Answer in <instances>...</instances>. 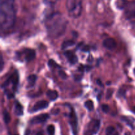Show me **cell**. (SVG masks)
I'll use <instances>...</instances> for the list:
<instances>
[{"mask_svg":"<svg viewBox=\"0 0 135 135\" xmlns=\"http://www.w3.org/2000/svg\"><path fill=\"white\" fill-rule=\"evenodd\" d=\"M44 23L48 36L53 38L61 36L65 32L68 21L60 12L54 11L53 9L44 13Z\"/></svg>","mask_w":135,"mask_h":135,"instance_id":"1","label":"cell"},{"mask_svg":"<svg viewBox=\"0 0 135 135\" xmlns=\"http://www.w3.org/2000/svg\"><path fill=\"white\" fill-rule=\"evenodd\" d=\"M16 15L15 0H0V28L2 33H5L13 28Z\"/></svg>","mask_w":135,"mask_h":135,"instance_id":"2","label":"cell"},{"mask_svg":"<svg viewBox=\"0 0 135 135\" xmlns=\"http://www.w3.org/2000/svg\"><path fill=\"white\" fill-rule=\"evenodd\" d=\"M19 81V77H18V72L15 71L10 75V77L3 82L2 88L4 91L5 94L7 96L8 98H13L15 94L17 91V88Z\"/></svg>","mask_w":135,"mask_h":135,"instance_id":"3","label":"cell"},{"mask_svg":"<svg viewBox=\"0 0 135 135\" xmlns=\"http://www.w3.org/2000/svg\"><path fill=\"white\" fill-rule=\"evenodd\" d=\"M115 5L117 9L123 11L124 17L127 20L135 18L134 0H117Z\"/></svg>","mask_w":135,"mask_h":135,"instance_id":"4","label":"cell"},{"mask_svg":"<svg viewBox=\"0 0 135 135\" xmlns=\"http://www.w3.org/2000/svg\"><path fill=\"white\" fill-rule=\"evenodd\" d=\"M65 6L68 15L72 18H77L82 12V0H66Z\"/></svg>","mask_w":135,"mask_h":135,"instance_id":"5","label":"cell"},{"mask_svg":"<svg viewBox=\"0 0 135 135\" xmlns=\"http://www.w3.org/2000/svg\"><path fill=\"white\" fill-rule=\"evenodd\" d=\"M101 121L99 119H92L86 126L85 135H95L100 130Z\"/></svg>","mask_w":135,"mask_h":135,"instance_id":"6","label":"cell"},{"mask_svg":"<svg viewBox=\"0 0 135 135\" xmlns=\"http://www.w3.org/2000/svg\"><path fill=\"white\" fill-rule=\"evenodd\" d=\"M69 123L71 126L73 135H78V119L75 111L70 106V111L69 113Z\"/></svg>","mask_w":135,"mask_h":135,"instance_id":"7","label":"cell"},{"mask_svg":"<svg viewBox=\"0 0 135 135\" xmlns=\"http://www.w3.org/2000/svg\"><path fill=\"white\" fill-rule=\"evenodd\" d=\"M17 54L23 55V60L26 62H30L34 60L36 57V52L34 49H25L21 52H17Z\"/></svg>","mask_w":135,"mask_h":135,"instance_id":"8","label":"cell"},{"mask_svg":"<svg viewBox=\"0 0 135 135\" xmlns=\"http://www.w3.org/2000/svg\"><path fill=\"white\" fill-rule=\"evenodd\" d=\"M49 106V103L47 101L45 100H40V101H37L36 103L34 105L30 110L31 113H34L38 111L41 110V109H46Z\"/></svg>","mask_w":135,"mask_h":135,"instance_id":"9","label":"cell"},{"mask_svg":"<svg viewBox=\"0 0 135 135\" xmlns=\"http://www.w3.org/2000/svg\"><path fill=\"white\" fill-rule=\"evenodd\" d=\"M49 118V115L47 113L40 114L34 117L30 120V123L32 124H39L46 122Z\"/></svg>","mask_w":135,"mask_h":135,"instance_id":"10","label":"cell"},{"mask_svg":"<svg viewBox=\"0 0 135 135\" xmlns=\"http://www.w3.org/2000/svg\"><path fill=\"white\" fill-rule=\"evenodd\" d=\"M64 55L69 61V63L71 65H75L78 61V58L75 54L72 52V51H66L64 52Z\"/></svg>","mask_w":135,"mask_h":135,"instance_id":"11","label":"cell"},{"mask_svg":"<svg viewBox=\"0 0 135 135\" xmlns=\"http://www.w3.org/2000/svg\"><path fill=\"white\" fill-rule=\"evenodd\" d=\"M103 47H105L108 49L112 50V49H114L117 47V42L113 38H107L103 40Z\"/></svg>","mask_w":135,"mask_h":135,"instance_id":"12","label":"cell"},{"mask_svg":"<svg viewBox=\"0 0 135 135\" xmlns=\"http://www.w3.org/2000/svg\"><path fill=\"white\" fill-rule=\"evenodd\" d=\"M15 114L17 116H22L23 115L24 111H23V107L18 101H16L15 104Z\"/></svg>","mask_w":135,"mask_h":135,"instance_id":"13","label":"cell"},{"mask_svg":"<svg viewBox=\"0 0 135 135\" xmlns=\"http://www.w3.org/2000/svg\"><path fill=\"white\" fill-rule=\"evenodd\" d=\"M37 77L35 75H31L28 76L27 78V86H26V88H30L34 86L36 81Z\"/></svg>","mask_w":135,"mask_h":135,"instance_id":"14","label":"cell"},{"mask_svg":"<svg viewBox=\"0 0 135 135\" xmlns=\"http://www.w3.org/2000/svg\"><path fill=\"white\" fill-rule=\"evenodd\" d=\"M47 96L48 97V98L51 100V101H55L57 99L59 96L58 92L56 90H48L47 92Z\"/></svg>","mask_w":135,"mask_h":135,"instance_id":"15","label":"cell"},{"mask_svg":"<svg viewBox=\"0 0 135 135\" xmlns=\"http://www.w3.org/2000/svg\"><path fill=\"white\" fill-rule=\"evenodd\" d=\"M58 1L59 0H42V3L50 9H53Z\"/></svg>","mask_w":135,"mask_h":135,"instance_id":"16","label":"cell"},{"mask_svg":"<svg viewBox=\"0 0 135 135\" xmlns=\"http://www.w3.org/2000/svg\"><path fill=\"white\" fill-rule=\"evenodd\" d=\"M75 44V42L74 40H66V41H63L61 45L62 49H65L69 48V47H71V46H73Z\"/></svg>","mask_w":135,"mask_h":135,"instance_id":"17","label":"cell"},{"mask_svg":"<svg viewBox=\"0 0 135 135\" xmlns=\"http://www.w3.org/2000/svg\"><path fill=\"white\" fill-rule=\"evenodd\" d=\"M3 121H4L5 123H6V124H8L11 121V116H10V115H9V113L7 112V110L3 111Z\"/></svg>","mask_w":135,"mask_h":135,"instance_id":"18","label":"cell"},{"mask_svg":"<svg viewBox=\"0 0 135 135\" xmlns=\"http://www.w3.org/2000/svg\"><path fill=\"white\" fill-rule=\"evenodd\" d=\"M85 106L86 109H88V110L91 111L94 109V102L92 100H87L85 101Z\"/></svg>","mask_w":135,"mask_h":135,"instance_id":"19","label":"cell"},{"mask_svg":"<svg viewBox=\"0 0 135 135\" xmlns=\"http://www.w3.org/2000/svg\"><path fill=\"white\" fill-rule=\"evenodd\" d=\"M48 66L50 68H54V69H55V68H61V67H60L59 65H57L55 61H54V60L52 59L49 60V61H48Z\"/></svg>","mask_w":135,"mask_h":135,"instance_id":"20","label":"cell"},{"mask_svg":"<svg viewBox=\"0 0 135 135\" xmlns=\"http://www.w3.org/2000/svg\"><path fill=\"white\" fill-rule=\"evenodd\" d=\"M47 132L49 135H54L55 134V127L53 124H49L47 127Z\"/></svg>","mask_w":135,"mask_h":135,"instance_id":"21","label":"cell"},{"mask_svg":"<svg viewBox=\"0 0 135 135\" xmlns=\"http://www.w3.org/2000/svg\"><path fill=\"white\" fill-rule=\"evenodd\" d=\"M106 135H113V134L115 132V128L112 126L108 127L106 129Z\"/></svg>","mask_w":135,"mask_h":135,"instance_id":"22","label":"cell"},{"mask_svg":"<svg viewBox=\"0 0 135 135\" xmlns=\"http://www.w3.org/2000/svg\"><path fill=\"white\" fill-rule=\"evenodd\" d=\"M101 109L104 113H108L109 111V107L107 104H103L101 106Z\"/></svg>","mask_w":135,"mask_h":135,"instance_id":"23","label":"cell"},{"mask_svg":"<svg viewBox=\"0 0 135 135\" xmlns=\"http://www.w3.org/2000/svg\"><path fill=\"white\" fill-rule=\"evenodd\" d=\"M90 49V47L89 46H88V45H84V46L81 47V51H85V52L89 51Z\"/></svg>","mask_w":135,"mask_h":135,"instance_id":"24","label":"cell"},{"mask_svg":"<svg viewBox=\"0 0 135 135\" xmlns=\"http://www.w3.org/2000/svg\"><path fill=\"white\" fill-rule=\"evenodd\" d=\"M59 77H61L63 79H66L67 77L66 73L65 72H63V71H60L59 72Z\"/></svg>","mask_w":135,"mask_h":135,"instance_id":"25","label":"cell"},{"mask_svg":"<svg viewBox=\"0 0 135 135\" xmlns=\"http://www.w3.org/2000/svg\"><path fill=\"white\" fill-rule=\"evenodd\" d=\"M113 92V90L112 89H109L108 90V92H107V99H109L111 97V96H112V94Z\"/></svg>","mask_w":135,"mask_h":135,"instance_id":"26","label":"cell"},{"mask_svg":"<svg viewBox=\"0 0 135 135\" xmlns=\"http://www.w3.org/2000/svg\"><path fill=\"white\" fill-rule=\"evenodd\" d=\"M3 65H4V63H3V56H2V55H1V66H0V68H1V70H2V71L3 69Z\"/></svg>","mask_w":135,"mask_h":135,"instance_id":"27","label":"cell"},{"mask_svg":"<svg viewBox=\"0 0 135 135\" xmlns=\"http://www.w3.org/2000/svg\"><path fill=\"white\" fill-rule=\"evenodd\" d=\"M131 25H132V27L133 28H135V20H133V21H132L131 23Z\"/></svg>","mask_w":135,"mask_h":135,"instance_id":"28","label":"cell"},{"mask_svg":"<svg viewBox=\"0 0 135 135\" xmlns=\"http://www.w3.org/2000/svg\"><path fill=\"white\" fill-rule=\"evenodd\" d=\"M97 83H98V85H100V86H103V85H102V83H101V80H97Z\"/></svg>","mask_w":135,"mask_h":135,"instance_id":"29","label":"cell"},{"mask_svg":"<svg viewBox=\"0 0 135 135\" xmlns=\"http://www.w3.org/2000/svg\"><path fill=\"white\" fill-rule=\"evenodd\" d=\"M36 135H44V133L42 132H41V131H40V132H37V133L36 134Z\"/></svg>","mask_w":135,"mask_h":135,"instance_id":"30","label":"cell"},{"mask_svg":"<svg viewBox=\"0 0 135 135\" xmlns=\"http://www.w3.org/2000/svg\"><path fill=\"white\" fill-rule=\"evenodd\" d=\"M113 135H119V133L117 132H115L113 134Z\"/></svg>","mask_w":135,"mask_h":135,"instance_id":"31","label":"cell"},{"mask_svg":"<svg viewBox=\"0 0 135 135\" xmlns=\"http://www.w3.org/2000/svg\"><path fill=\"white\" fill-rule=\"evenodd\" d=\"M125 135H131V133H130L129 132H126V133H125Z\"/></svg>","mask_w":135,"mask_h":135,"instance_id":"32","label":"cell"},{"mask_svg":"<svg viewBox=\"0 0 135 135\" xmlns=\"http://www.w3.org/2000/svg\"><path fill=\"white\" fill-rule=\"evenodd\" d=\"M132 111H133V113H135V106H134V108H133V109H132Z\"/></svg>","mask_w":135,"mask_h":135,"instance_id":"33","label":"cell"},{"mask_svg":"<svg viewBox=\"0 0 135 135\" xmlns=\"http://www.w3.org/2000/svg\"><path fill=\"white\" fill-rule=\"evenodd\" d=\"M17 135H18V134H17Z\"/></svg>","mask_w":135,"mask_h":135,"instance_id":"34","label":"cell"}]
</instances>
